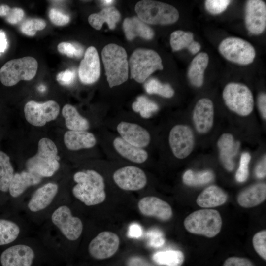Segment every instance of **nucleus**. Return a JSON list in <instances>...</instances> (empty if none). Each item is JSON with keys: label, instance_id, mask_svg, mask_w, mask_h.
<instances>
[{"label": "nucleus", "instance_id": "obj_1", "mask_svg": "<svg viewBox=\"0 0 266 266\" xmlns=\"http://www.w3.org/2000/svg\"><path fill=\"white\" fill-rule=\"evenodd\" d=\"M76 183L72 188L73 196L85 205L90 206L102 203L106 199L103 177L95 170L78 171L73 175Z\"/></svg>", "mask_w": 266, "mask_h": 266}, {"label": "nucleus", "instance_id": "obj_2", "mask_svg": "<svg viewBox=\"0 0 266 266\" xmlns=\"http://www.w3.org/2000/svg\"><path fill=\"white\" fill-rule=\"evenodd\" d=\"M101 57L110 88L122 84L128 78L129 63L125 50L115 44L104 46Z\"/></svg>", "mask_w": 266, "mask_h": 266}, {"label": "nucleus", "instance_id": "obj_3", "mask_svg": "<svg viewBox=\"0 0 266 266\" xmlns=\"http://www.w3.org/2000/svg\"><path fill=\"white\" fill-rule=\"evenodd\" d=\"M58 149L52 140L42 138L38 142L37 153L26 163L28 171L41 177L53 176L60 167Z\"/></svg>", "mask_w": 266, "mask_h": 266}, {"label": "nucleus", "instance_id": "obj_4", "mask_svg": "<svg viewBox=\"0 0 266 266\" xmlns=\"http://www.w3.org/2000/svg\"><path fill=\"white\" fill-rule=\"evenodd\" d=\"M138 18L149 24H171L176 22L179 14L174 6L162 2L144 0L135 6Z\"/></svg>", "mask_w": 266, "mask_h": 266}, {"label": "nucleus", "instance_id": "obj_5", "mask_svg": "<svg viewBox=\"0 0 266 266\" xmlns=\"http://www.w3.org/2000/svg\"><path fill=\"white\" fill-rule=\"evenodd\" d=\"M37 68V61L33 57L11 60L0 69V81L4 86L10 87L21 80H31L35 76Z\"/></svg>", "mask_w": 266, "mask_h": 266}, {"label": "nucleus", "instance_id": "obj_6", "mask_svg": "<svg viewBox=\"0 0 266 266\" xmlns=\"http://www.w3.org/2000/svg\"><path fill=\"white\" fill-rule=\"evenodd\" d=\"M184 225L190 233L213 237L221 231L222 219L216 210L201 209L188 215L184 221Z\"/></svg>", "mask_w": 266, "mask_h": 266}, {"label": "nucleus", "instance_id": "obj_7", "mask_svg": "<svg viewBox=\"0 0 266 266\" xmlns=\"http://www.w3.org/2000/svg\"><path fill=\"white\" fill-rule=\"evenodd\" d=\"M128 63L131 77L138 83L144 82L154 71L163 69L160 56L151 49H136L131 56Z\"/></svg>", "mask_w": 266, "mask_h": 266}, {"label": "nucleus", "instance_id": "obj_8", "mask_svg": "<svg viewBox=\"0 0 266 266\" xmlns=\"http://www.w3.org/2000/svg\"><path fill=\"white\" fill-rule=\"evenodd\" d=\"M223 98L227 107L241 116L249 115L254 108V99L250 89L245 85L232 82L225 87Z\"/></svg>", "mask_w": 266, "mask_h": 266}, {"label": "nucleus", "instance_id": "obj_9", "mask_svg": "<svg viewBox=\"0 0 266 266\" xmlns=\"http://www.w3.org/2000/svg\"><path fill=\"white\" fill-rule=\"evenodd\" d=\"M220 54L227 60L242 65L252 63L256 51L249 42L235 37L225 38L219 45Z\"/></svg>", "mask_w": 266, "mask_h": 266}, {"label": "nucleus", "instance_id": "obj_10", "mask_svg": "<svg viewBox=\"0 0 266 266\" xmlns=\"http://www.w3.org/2000/svg\"><path fill=\"white\" fill-rule=\"evenodd\" d=\"M51 221L70 241L77 240L82 234L83 226L81 220L73 216L70 208L66 205L60 206L54 211Z\"/></svg>", "mask_w": 266, "mask_h": 266}, {"label": "nucleus", "instance_id": "obj_11", "mask_svg": "<svg viewBox=\"0 0 266 266\" xmlns=\"http://www.w3.org/2000/svg\"><path fill=\"white\" fill-rule=\"evenodd\" d=\"M60 112V106L54 100H50L43 103L29 101L24 106L25 117L31 125L42 127L47 122L57 118Z\"/></svg>", "mask_w": 266, "mask_h": 266}, {"label": "nucleus", "instance_id": "obj_12", "mask_svg": "<svg viewBox=\"0 0 266 266\" xmlns=\"http://www.w3.org/2000/svg\"><path fill=\"white\" fill-rule=\"evenodd\" d=\"M168 142L176 158L183 159L187 157L193 150L195 143L192 129L186 125H176L169 132Z\"/></svg>", "mask_w": 266, "mask_h": 266}, {"label": "nucleus", "instance_id": "obj_13", "mask_svg": "<svg viewBox=\"0 0 266 266\" xmlns=\"http://www.w3.org/2000/svg\"><path fill=\"white\" fill-rule=\"evenodd\" d=\"M119 245L120 239L118 235L110 231H103L91 241L88 251L94 259H108L117 252Z\"/></svg>", "mask_w": 266, "mask_h": 266}, {"label": "nucleus", "instance_id": "obj_14", "mask_svg": "<svg viewBox=\"0 0 266 266\" xmlns=\"http://www.w3.org/2000/svg\"><path fill=\"white\" fill-rule=\"evenodd\" d=\"M113 178L116 184L126 191H137L146 185L147 179L141 168L133 166L122 167L115 171Z\"/></svg>", "mask_w": 266, "mask_h": 266}, {"label": "nucleus", "instance_id": "obj_15", "mask_svg": "<svg viewBox=\"0 0 266 266\" xmlns=\"http://www.w3.org/2000/svg\"><path fill=\"white\" fill-rule=\"evenodd\" d=\"M245 24L247 30L252 34H260L265 31L266 27V5L263 1L249 0L246 2Z\"/></svg>", "mask_w": 266, "mask_h": 266}, {"label": "nucleus", "instance_id": "obj_16", "mask_svg": "<svg viewBox=\"0 0 266 266\" xmlns=\"http://www.w3.org/2000/svg\"><path fill=\"white\" fill-rule=\"evenodd\" d=\"M34 256V251L30 246L16 244L2 252L0 262L2 266H31Z\"/></svg>", "mask_w": 266, "mask_h": 266}, {"label": "nucleus", "instance_id": "obj_17", "mask_svg": "<svg viewBox=\"0 0 266 266\" xmlns=\"http://www.w3.org/2000/svg\"><path fill=\"white\" fill-rule=\"evenodd\" d=\"M193 121L197 132L200 134L208 133L214 122V106L209 99L204 98L196 103L193 112Z\"/></svg>", "mask_w": 266, "mask_h": 266}, {"label": "nucleus", "instance_id": "obj_18", "mask_svg": "<svg viewBox=\"0 0 266 266\" xmlns=\"http://www.w3.org/2000/svg\"><path fill=\"white\" fill-rule=\"evenodd\" d=\"M100 67L96 49L90 46L85 51L84 58L80 62L78 76L82 83L91 84L96 82L100 76Z\"/></svg>", "mask_w": 266, "mask_h": 266}, {"label": "nucleus", "instance_id": "obj_19", "mask_svg": "<svg viewBox=\"0 0 266 266\" xmlns=\"http://www.w3.org/2000/svg\"><path fill=\"white\" fill-rule=\"evenodd\" d=\"M141 214L155 217L161 221H167L172 216V210L166 201L154 196H147L139 200L137 204Z\"/></svg>", "mask_w": 266, "mask_h": 266}, {"label": "nucleus", "instance_id": "obj_20", "mask_svg": "<svg viewBox=\"0 0 266 266\" xmlns=\"http://www.w3.org/2000/svg\"><path fill=\"white\" fill-rule=\"evenodd\" d=\"M117 131L120 137L135 146L142 148L150 143L149 132L138 124L121 121L117 125Z\"/></svg>", "mask_w": 266, "mask_h": 266}, {"label": "nucleus", "instance_id": "obj_21", "mask_svg": "<svg viewBox=\"0 0 266 266\" xmlns=\"http://www.w3.org/2000/svg\"><path fill=\"white\" fill-rule=\"evenodd\" d=\"M217 145L223 166L227 170L232 171L234 167L233 159L239 149V142L236 141L231 133H224L219 138Z\"/></svg>", "mask_w": 266, "mask_h": 266}, {"label": "nucleus", "instance_id": "obj_22", "mask_svg": "<svg viewBox=\"0 0 266 266\" xmlns=\"http://www.w3.org/2000/svg\"><path fill=\"white\" fill-rule=\"evenodd\" d=\"M58 191L57 184L49 182L38 188L28 203V208L33 212L43 210L52 202Z\"/></svg>", "mask_w": 266, "mask_h": 266}, {"label": "nucleus", "instance_id": "obj_23", "mask_svg": "<svg viewBox=\"0 0 266 266\" xmlns=\"http://www.w3.org/2000/svg\"><path fill=\"white\" fill-rule=\"evenodd\" d=\"M64 141L66 146L73 151L92 148L97 142L95 135L86 131H66Z\"/></svg>", "mask_w": 266, "mask_h": 266}, {"label": "nucleus", "instance_id": "obj_24", "mask_svg": "<svg viewBox=\"0 0 266 266\" xmlns=\"http://www.w3.org/2000/svg\"><path fill=\"white\" fill-rule=\"evenodd\" d=\"M266 198V185L259 183L252 185L242 191L238 195V204L245 208H250L259 205Z\"/></svg>", "mask_w": 266, "mask_h": 266}, {"label": "nucleus", "instance_id": "obj_25", "mask_svg": "<svg viewBox=\"0 0 266 266\" xmlns=\"http://www.w3.org/2000/svg\"><path fill=\"white\" fill-rule=\"evenodd\" d=\"M41 180L42 177L28 170L16 173L9 185V193L12 197L17 198L28 187L39 184Z\"/></svg>", "mask_w": 266, "mask_h": 266}, {"label": "nucleus", "instance_id": "obj_26", "mask_svg": "<svg viewBox=\"0 0 266 266\" xmlns=\"http://www.w3.org/2000/svg\"><path fill=\"white\" fill-rule=\"evenodd\" d=\"M113 144L121 156L132 162L141 164L148 159V154L146 151L128 143L121 137L115 138Z\"/></svg>", "mask_w": 266, "mask_h": 266}, {"label": "nucleus", "instance_id": "obj_27", "mask_svg": "<svg viewBox=\"0 0 266 266\" xmlns=\"http://www.w3.org/2000/svg\"><path fill=\"white\" fill-rule=\"evenodd\" d=\"M123 30L129 40L136 36L149 40L153 38L154 33L153 30L138 17L127 18L123 24Z\"/></svg>", "mask_w": 266, "mask_h": 266}, {"label": "nucleus", "instance_id": "obj_28", "mask_svg": "<svg viewBox=\"0 0 266 266\" xmlns=\"http://www.w3.org/2000/svg\"><path fill=\"white\" fill-rule=\"evenodd\" d=\"M227 198V194L221 188L216 185H211L202 191L196 202L200 207L211 208L223 204Z\"/></svg>", "mask_w": 266, "mask_h": 266}, {"label": "nucleus", "instance_id": "obj_29", "mask_svg": "<svg viewBox=\"0 0 266 266\" xmlns=\"http://www.w3.org/2000/svg\"><path fill=\"white\" fill-rule=\"evenodd\" d=\"M209 63L207 53L201 52L192 60L188 70V77L190 82L197 87H201L204 81V71Z\"/></svg>", "mask_w": 266, "mask_h": 266}, {"label": "nucleus", "instance_id": "obj_30", "mask_svg": "<svg viewBox=\"0 0 266 266\" xmlns=\"http://www.w3.org/2000/svg\"><path fill=\"white\" fill-rule=\"evenodd\" d=\"M121 17L120 12L115 7L109 6L97 13L91 14L88 22L94 29L100 30L104 23H106L110 29L113 30Z\"/></svg>", "mask_w": 266, "mask_h": 266}, {"label": "nucleus", "instance_id": "obj_31", "mask_svg": "<svg viewBox=\"0 0 266 266\" xmlns=\"http://www.w3.org/2000/svg\"><path fill=\"white\" fill-rule=\"evenodd\" d=\"M66 127L70 131H86L90 127L88 120L82 116L72 105L66 104L62 109Z\"/></svg>", "mask_w": 266, "mask_h": 266}, {"label": "nucleus", "instance_id": "obj_32", "mask_svg": "<svg viewBox=\"0 0 266 266\" xmlns=\"http://www.w3.org/2000/svg\"><path fill=\"white\" fill-rule=\"evenodd\" d=\"M184 259V254L179 250L160 251L152 256L153 260L157 264L166 266H181Z\"/></svg>", "mask_w": 266, "mask_h": 266}, {"label": "nucleus", "instance_id": "obj_33", "mask_svg": "<svg viewBox=\"0 0 266 266\" xmlns=\"http://www.w3.org/2000/svg\"><path fill=\"white\" fill-rule=\"evenodd\" d=\"M14 169L10 161L9 157L0 151V190L6 192L8 191L10 183L14 175Z\"/></svg>", "mask_w": 266, "mask_h": 266}, {"label": "nucleus", "instance_id": "obj_34", "mask_svg": "<svg viewBox=\"0 0 266 266\" xmlns=\"http://www.w3.org/2000/svg\"><path fill=\"white\" fill-rule=\"evenodd\" d=\"M20 233V227L16 223L10 220L0 219V246L15 241Z\"/></svg>", "mask_w": 266, "mask_h": 266}, {"label": "nucleus", "instance_id": "obj_35", "mask_svg": "<svg viewBox=\"0 0 266 266\" xmlns=\"http://www.w3.org/2000/svg\"><path fill=\"white\" fill-rule=\"evenodd\" d=\"M213 178V173L208 170L195 172L189 169L184 172L182 177L184 184L191 186H200L208 183Z\"/></svg>", "mask_w": 266, "mask_h": 266}, {"label": "nucleus", "instance_id": "obj_36", "mask_svg": "<svg viewBox=\"0 0 266 266\" xmlns=\"http://www.w3.org/2000/svg\"><path fill=\"white\" fill-rule=\"evenodd\" d=\"M193 41L194 35L190 32L177 30L170 35V43L173 51L187 48Z\"/></svg>", "mask_w": 266, "mask_h": 266}, {"label": "nucleus", "instance_id": "obj_37", "mask_svg": "<svg viewBox=\"0 0 266 266\" xmlns=\"http://www.w3.org/2000/svg\"><path fill=\"white\" fill-rule=\"evenodd\" d=\"M144 87L148 93L158 94L165 98H171L174 94V90L169 84H163L155 78L149 80Z\"/></svg>", "mask_w": 266, "mask_h": 266}, {"label": "nucleus", "instance_id": "obj_38", "mask_svg": "<svg viewBox=\"0 0 266 266\" xmlns=\"http://www.w3.org/2000/svg\"><path fill=\"white\" fill-rule=\"evenodd\" d=\"M132 108L134 111L139 112L144 118L150 117L153 112L158 109L157 104L144 96L137 98V100L133 103Z\"/></svg>", "mask_w": 266, "mask_h": 266}, {"label": "nucleus", "instance_id": "obj_39", "mask_svg": "<svg viewBox=\"0 0 266 266\" xmlns=\"http://www.w3.org/2000/svg\"><path fill=\"white\" fill-rule=\"evenodd\" d=\"M46 25L45 21L41 19H29L22 23L20 30L24 34L33 36L36 34L37 31L44 29Z\"/></svg>", "mask_w": 266, "mask_h": 266}, {"label": "nucleus", "instance_id": "obj_40", "mask_svg": "<svg viewBox=\"0 0 266 266\" xmlns=\"http://www.w3.org/2000/svg\"><path fill=\"white\" fill-rule=\"evenodd\" d=\"M58 51L70 58H80L83 54V48L77 43L62 42L57 46Z\"/></svg>", "mask_w": 266, "mask_h": 266}, {"label": "nucleus", "instance_id": "obj_41", "mask_svg": "<svg viewBox=\"0 0 266 266\" xmlns=\"http://www.w3.org/2000/svg\"><path fill=\"white\" fill-rule=\"evenodd\" d=\"M251 156L248 152L241 154L238 168L235 174V179L238 182H245L249 175V164Z\"/></svg>", "mask_w": 266, "mask_h": 266}, {"label": "nucleus", "instance_id": "obj_42", "mask_svg": "<svg viewBox=\"0 0 266 266\" xmlns=\"http://www.w3.org/2000/svg\"><path fill=\"white\" fill-rule=\"evenodd\" d=\"M253 245L256 252L264 260H266V231L256 233L253 237Z\"/></svg>", "mask_w": 266, "mask_h": 266}, {"label": "nucleus", "instance_id": "obj_43", "mask_svg": "<svg viewBox=\"0 0 266 266\" xmlns=\"http://www.w3.org/2000/svg\"><path fill=\"white\" fill-rule=\"evenodd\" d=\"M228 0H206L205 7L212 14H219L224 11L231 2Z\"/></svg>", "mask_w": 266, "mask_h": 266}, {"label": "nucleus", "instance_id": "obj_44", "mask_svg": "<svg viewBox=\"0 0 266 266\" xmlns=\"http://www.w3.org/2000/svg\"><path fill=\"white\" fill-rule=\"evenodd\" d=\"M50 21L57 26H64L69 23L70 17L56 8H52L49 12Z\"/></svg>", "mask_w": 266, "mask_h": 266}, {"label": "nucleus", "instance_id": "obj_45", "mask_svg": "<svg viewBox=\"0 0 266 266\" xmlns=\"http://www.w3.org/2000/svg\"><path fill=\"white\" fill-rule=\"evenodd\" d=\"M75 78V71L70 69L59 73L56 77L57 81L64 86H69L73 84Z\"/></svg>", "mask_w": 266, "mask_h": 266}, {"label": "nucleus", "instance_id": "obj_46", "mask_svg": "<svg viewBox=\"0 0 266 266\" xmlns=\"http://www.w3.org/2000/svg\"><path fill=\"white\" fill-rule=\"evenodd\" d=\"M24 16L23 9L18 7L11 8L4 17L6 21L11 24H16L20 22Z\"/></svg>", "mask_w": 266, "mask_h": 266}, {"label": "nucleus", "instance_id": "obj_47", "mask_svg": "<svg viewBox=\"0 0 266 266\" xmlns=\"http://www.w3.org/2000/svg\"><path fill=\"white\" fill-rule=\"evenodd\" d=\"M223 266H255V265L248 259L231 257L225 260Z\"/></svg>", "mask_w": 266, "mask_h": 266}, {"label": "nucleus", "instance_id": "obj_48", "mask_svg": "<svg viewBox=\"0 0 266 266\" xmlns=\"http://www.w3.org/2000/svg\"><path fill=\"white\" fill-rule=\"evenodd\" d=\"M126 266H155L146 259L139 256L129 257L126 261Z\"/></svg>", "mask_w": 266, "mask_h": 266}, {"label": "nucleus", "instance_id": "obj_49", "mask_svg": "<svg viewBox=\"0 0 266 266\" xmlns=\"http://www.w3.org/2000/svg\"><path fill=\"white\" fill-rule=\"evenodd\" d=\"M258 107L259 111L264 119H266V95L264 93H260L257 99Z\"/></svg>", "mask_w": 266, "mask_h": 266}, {"label": "nucleus", "instance_id": "obj_50", "mask_svg": "<svg viewBox=\"0 0 266 266\" xmlns=\"http://www.w3.org/2000/svg\"><path fill=\"white\" fill-rule=\"evenodd\" d=\"M255 174L257 178H263L266 174V157L264 156L261 161L257 165L255 169Z\"/></svg>", "mask_w": 266, "mask_h": 266}, {"label": "nucleus", "instance_id": "obj_51", "mask_svg": "<svg viewBox=\"0 0 266 266\" xmlns=\"http://www.w3.org/2000/svg\"><path fill=\"white\" fill-rule=\"evenodd\" d=\"M8 47V42L5 33L0 30V56L4 53Z\"/></svg>", "mask_w": 266, "mask_h": 266}, {"label": "nucleus", "instance_id": "obj_52", "mask_svg": "<svg viewBox=\"0 0 266 266\" xmlns=\"http://www.w3.org/2000/svg\"><path fill=\"white\" fill-rule=\"evenodd\" d=\"M201 45L197 41H193L187 48L188 50L193 54H195L200 50Z\"/></svg>", "mask_w": 266, "mask_h": 266}, {"label": "nucleus", "instance_id": "obj_53", "mask_svg": "<svg viewBox=\"0 0 266 266\" xmlns=\"http://www.w3.org/2000/svg\"><path fill=\"white\" fill-rule=\"evenodd\" d=\"M141 229L138 225H133L130 228V232L129 234L132 236H139L141 234Z\"/></svg>", "mask_w": 266, "mask_h": 266}, {"label": "nucleus", "instance_id": "obj_54", "mask_svg": "<svg viewBox=\"0 0 266 266\" xmlns=\"http://www.w3.org/2000/svg\"><path fill=\"white\" fill-rule=\"evenodd\" d=\"M10 9V7L7 5H1L0 6V16L4 17Z\"/></svg>", "mask_w": 266, "mask_h": 266}, {"label": "nucleus", "instance_id": "obj_55", "mask_svg": "<svg viewBox=\"0 0 266 266\" xmlns=\"http://www.w3.org/2000/svg\"><path fill=\"white\" fill-rule=\"evenodd\" d=\"M101 2L104 5L109 6V5H111L112 3H113L114 1L112 0H101Z\"/></svg>", "mask_w": 266, "mask_h": 266}, {"label": "nucleus", "instance_id": "obj_56", "mask_svg": "<svg viewBox=\"0 0 266 266\" xmlns=\"http://www.w3.org/2000/svg\"><path fill=\"white\" fill-rule=\"evenodd\" d=\"M45 87L42 85L40 86L38 88V90L41 92L45 91Z\"/></svg>", "mask_w": 266, "mask_h": 266}]
</instances>
